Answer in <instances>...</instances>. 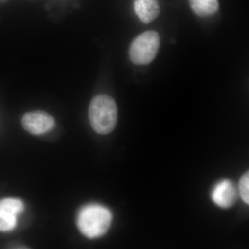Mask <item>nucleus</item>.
Returning a JSON list of instances; mask_svg holds the SVG:
<instances>
[{
    "instance_id": "obj_1",
    "label": "nucleus",
    "mask_w": 249,
    "mask_h": 249,
    "mask_svg": "<svg viewBox=\"0 0 249 249\" xmlns=\"http://www.w3.org/2000/svg\"><path fill=\"white\" fill-rule=\"evenodd\" d=\"M112 219V213L107 208L99 204L88 205L78 213V229L88 238H98L107 233Z\"/></svg>"
},
{
    "instance_id": "obj_2",
    "label": "nucleus",
    "mask_w": 249,
    "mask_h": 249,
    "mask_svg": "<svg viewBox=\"0 0 249 249\" xmlns=\"http://www.w3.org/2000/svg\"><path fill=\"white\" fill-rule=\"evenodd\" d=\"M89 120L91 127L98 134L111 133L117 124L118 111L115 101L107 95H98L89 104Z\"/></svg>"
},
{
    "instance_id": "obj_3",
    "label": "nucleus",
    "mask_w": 249,
    "mask_h": 249,
    "mask_svg": "<svg viewBox=\"0 0 249 249\" xmlns=\"http://www.w3.org/2000/svg\"><path fill=\"white\" fill-rule=\"evenodd\" d=\"M160 45V37L155 31H147L136 37L129 48V56L137 65L150 64L157 56Z\"/></svg>"
},
{
    "instance_id": "obj_4",
    "label": "nucleus",
    "mask_w": 249,
    "mask_h": 249,
    "mask_svg": "<svg viewBox=\"0 0 249 249\" xmlns=\"http://www.w3.org/2000/svg\"><path fill=\"white\" fill-rule=\"evenodd\" d=\"M22 124L29 133L40 135L52 130L55 127V121L53 116L44 111H33L23 116Z\"/></svg>"
},
{
    "instance_id": "obj_5",
    "label": "nucleus",
    "mask_w": 249,
    "mask_h": 249,
    "mask_svg": "<svg viewBox=\"0 0 249 249\" xmlns=\"http://www.w3.org/2000/svg\"><path fill=\"white\" fill-rule=\"evenodd\" d=\"M24 209L22 201L6 198L0 201V231H9L17 225L18 217Z\"/></svg>"
},
{
    "instance_id": "obj_6",
    "label": "nucleus",
    "mask_w": 249,
    "mask_h": 249,
    "mask_svg": "<svg viewBox=\"0 0 249 249\" xmlns=\"http://www.w3.org/2000/svg\"><path fill=\"white\" fill-rule=\"evenodd\" d=\"M211 198L214 204L222 209H229L237 200V191L233 183L229 180L219 181L211 193Z\"/></svg>"
},
{
    "instance_id": "obj_7",
    "label": "nucleus",
    "mask_w": 249,
    "mask_h": 249,
    "mask_svg": "<svg viewBox=\"0 0 249 249\" xmlns=\"http://www.w3.org/2000/svg\"><path fill=\"white\" fill-rule=\"evenodd\" d=\"M134 8L139 19L145 24L153 22L160 13L158 0H135Z\"/></svg>"
},
{
    "instance_id": "obj_8",
    "label": "nucleus",
    "mask_w": 249,
    "mask_h": 249,
    "mask_svg": "<svg viewBox=\"0 0 249 249\" xmlns=\"http://www.w3.org/2000/svg\"><path fill=\"white\" fill-rule=\"evenodd\" d=\"M195 14L200 17H207L217 13L219 4L218 0H188Z\"/></svg>"
},
{
    "instance_id": "obj_9",
    "label": "nucleus",
    "mask_w": 249,
    "mask_h": 249,
    "mask_svg": "<svg viewBox=\"0 0 249 249\" xmlns=\"http://www.w3.org/2000/svg\"><path fill=\"white\" fill-rule=\"evenodd\" d=\"M239 191L242 200L249 204V172L242 175L239 182Z\"/></svg>"
}]
</instances>
